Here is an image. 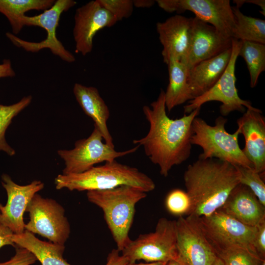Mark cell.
<instances>
[{
	"label": "cell",
	"instance_id": "1",
	"mask_svg": "<svg viewBox=\"0 0 265 265\" xmlns=\"http://www.w3.org/2000/svg\"><path fill=\"white\" fill-rule=\"evenodd\" d=\"M144 106L143 112L149 123V130L144 137L133 140L142 146L151 161L158 165L160 174L166 177L172 168L182 164L190 157L192 144V124L201 108L178 119H172L166 111L164 91L161 89L157 99Z\"/></svg>",
	"mask_w": 265,
	"mask_h": 265
},
{
	"label": "cell",
	"instance_id": "2",
	"mask_svg": "<svg viewBox=\"0 0 265 265\" xmlns=\"http://www.w3.org/2000/svg\"><path fill=\"white\" fill-rule=\"evenodd\" d=\"M236 166L218 159H198L189 164L184 174L186 192L191 202L187 215L209 216L225 203L240 184Z\"/></svg>",
	"mask_w": 265,
	"mask_h": 265
},
{
	"label": "cell",
	"instance_id": "3",
	"mask_svg": "<svg viewBox=\"0 0 265 265\" xmlns=\"http://www.w3.org/2000/svg\"><path fill=\"white\" fill-rule=\"evenodd\" d=\"M57 189L64 188L79 191L105 190L121 186L138 188L146 193L156 187L153 180L137 168L115 159L93 166L82 173L58 175L54 180Z\"/></svg>",
	"mask_w": 265,
	"mask_h": 265
},
{
	"label": "cell",
	"instance_id": "4",
	"mask_svg": "<svg viewBox=\"0 0 265 265\" xmlns=\"http://www.w3.org/2000/svg\"><path fill=\"white\" fill-rule=\"evenodd\" d=\"M86 195L89 201L103 210L117 249L121 251L131 239L129 233L135 205L146 197V193L133 186H121L108 189L88 191Z\"/></svg>",
	"mask_w": 265,
	"mask_h": 265
},
{
	"label": "cell",
	"instance_id": "5",
	"mask_svg": "<svg viewBox=\"0 0 265 265\" xmlns=\"http://www.w3.org/2000/svg\"><path fill=\"white\" fill-rule=\"evenodd\" d=\"M227 119L222 116L211 126L198 116L193 120L191 143L200 146L203 150L198 158H214L228 162L234 165L253 168L252 163L244 155L238 142L239 129L233 133L227 132L225 125Z\"/></svg>",
	"mask_w": 265,
	"mask_h": 265
},
{
	"label": "cell",
	"instance_id": "6",
	"mask_svg": "<svg viewBox=\"0 0 265 265\" xmlns=\"http://www.w3.org/2000/svg\"><path fill=\"white\" fill-rule=\"evenodd\" d=\"M176 220L161 218L153 232L140 235L131 239L121 251L129 263L143 260L147 263L163 262L176 260Z\"/></svg>",
	"mask_w": 265,
	"mask_h": 265
},
{
	"label": "cell",
	"instance_id": "7",
	"mask_svg": "<svg viewBox=\"0 0 265 265\" xmlns=\"http://www.w3.org/2000/svg\"><path fill=\"white\" fill-rule=\"evenodd\" d=\"M77 2L73 0H57L49 9L41 14L34 16L24 15L21 19V25L38 26L47 32L46 38L38 42L24 40L11 33H6L7 37L17 47L27 52L36 53L44 49L50 50L52 53L58 56L63 61L72 63L76 60L75 56L66 50L56 36V29L62 13L74 6Z\"/></svg>",
	"mask_w": 265,
	"mask_h": 265
},
{
	"label": "cell",
	"instance_id": "8",
	"mask_svg": "<svg viewBox=\"0 0 265 265\" xmlns=\"http://www.w3.org/2000/svg\"><path fill=\"white\" fill-rule=\"evenodd\" d=\"M103 137L97 128L94 126L91 134L86 138L76 141L71 150H59L57 153L64 160L65 167L62 174H78L85 172L96 164L111 161L116 159L135 152L139 145L124 151H116L103 142Z\"/></svg>",
	"mask_w": 265,
	"mask_h": 265
},
{
	"label": "cell",
	"instance_id": "9",
	"mask_svg": "<svg viewBox=\"0 0 265 265\" xmlns=\"http://www.w3.org/2000/svg\"><path fill=\"white\" fill-rule=\"evenodd\" d=\"M231 56L228 66L223 75L209 90L202 95L188 101L184 106V114H188L209 102L218 101L221 103L220 113L226 116L234 111L244 113L246 109H255L251 103L241 99L238 95L236 86L235 66L238 56L240 41L232 38Z\"/></svg>",
	"mask_w": 265,
	"mask_h": 265
},
{
	"label": "cell",
	"instance_id": "10",
	"mask_svg": "<svg viewBox=\"0 0 265 265\" xmlns=\"http://www.w3.org/2000/svg\"><path fill=\"white\" fill-rule=\"evenodd\" d=\"M26 212L29 220L25 230L37 234L52 242L64 245L70 234V226L63 207L55 200L34 194Z\"/></svg>",
	"mask_w": 265,
	"mask_h": 265
},
{
	"label": "cell",
	"instance_id": "11",
	"mask_svg": "<svg viewBox=\"0 0 265 265\" xmlns=\"http://www.w3.org/2000/svg\"><path fill=\"white\" fill-rule=\"evenodd\" d=\"M198 218L213 249L239 247L258 254L254 246L256 227L245 225L220 210Z\"/></svg>",
	"mask_w": 265,
	"mask_h": 265
},
{
	"label": "cell",
	"instance_id": "12",
	"mask_svg": "<svg viewBox=\"0 0 265 265\" xmlns=\"http://www.w3.org/2000/svg\"><path fill=\"white\" fill-rule=\"evenodd\" d=\"M176 228V260L183 265H212L217 256L198 217L179 216Z\"/></svg>",
	"mask_w": 265,
	"mask_h": 265
},
{
	"label": "cell",
	"instance_id": "13",
	"mask_svg": "<svg viewBox=\"0 0 265 265\" xmlns=\"http://www.w3.org/2000/svg\"><path fill=\"white\" fill-rule=\"evenodd\" d=\"M156 2L167 12L191 11L195 17L212 26L222 35L232 38L235 21L229 0H157Z\"/></svg>",
	"mask_w": 265,
	"mask_h": 265
},
{
	"label": "cell",
	"instance_id": "14",
	"mask_svg": "<svg viewBox=\"0 0 265 265\" xmlns=\"http://www.w3.org/2000/svg\"><path fill=\"white\" fill-rule=\"evenodd\" d=\"M73 35L76 52L85 56L90 53L93 38L101 29L114 26L118 21L98 0L90 1L76 9Z\"/></svg>",
	"mask_w": 265,
	"mask_h": 265
},
{
	"label": "cell",
	"instance_id": "15",
	"mask_svg": "<svg viewBox=\"0 0 265 265\" xmlns=\"http://www.w3.org/2000/svg\"><path fill=\"white\" fill-rule=\"evenodd\" d=\"M1 185L6 191L7 201L5 206L0 203V224L14 234H21L25 230L24 213L34 194L44 188V184L40 181L34 180L28 185L21 186L15 183L8 175L3 174Z\"/></svg>",
	"mask_w": 265,
	"mask_h": 265
},
{
	"label": "cell",
	"instance_id": "16",
	"mask_svg": "<svg viewBox=\"0 0 265 265\" xmlns=\"http://www.w3.org/2000/svg\"><path fill=\"white\" fill-rule=\"evenodd\" d=\"M232 40L212 26L195 17L192 18L189 47L183 63L190 69L231 48Z\"/></svg>",
	"mask_w": 265,
	"mask_h": 265
},
{
	"label": "cell",
	"instance_id": "17",
	"mask_svg": "<svg viewBox=\"0 0 265 265\" xmlns=\"http://www.w3.org/2000/svg\"><path fill=\"white\" fill-rule=\"evenodd\" d=\"M192 18L176 14L156 25L163 49V60L167 64L171 59L183 62L189 47Z\"/></svg>",
	"mask_w": 265,
	"mask_h": 265
},
{
	"label": "cell",
	"instance_id": "18",
	"mask_svg": "<svg viewBox=\"0 0 265 265\" xmlns=\"http://www.w3.org/2000/svg\"><path fill=\"white\" fill-rule=\"evenodd\" d=\"M238 129L245 139L242 151L254 170L263 175L265 170V118L262 111L246 109L237 120Z\"/></svg>",
	"mask_w": 265,
	"mask_h": 265
},
{
	"label": "cell",
	"instance_id": "19",
	"mask_svg": "<svg viewBox=\"0 0 265 265\" xmlns=\"http://www.w3.org/2000/svg\"><path fill=\"white\" fill-rule=\"evenodd\" d=\"M219 210L251 227H256L265 220V206L247 186L241 184L234 188Z\"/></svg>",
	"mask_w": 265,
	"mask_h": 265
},
{
	"label": "cell",
	"instance_id": "20",
	"mask_svg": "<svg viewBox=\"0 0 265 265\" xmlns=\"http://www.w3.org/2000/svg\"><path fill=\"white\" fill-rule=\"evenodd\" d=\"M231 52L230 48L189 69L188 83L192 100L207 92L218 81L228 66Z\"/></svg>",
	"mask_w": 265,
	"mask_h": 265
},
{
	"label": "cell",
	"instance_id": "21",
	"mask_svg": "<svg viewBox=\"0 0 265 265\" xmlns=\"http://www.w3.org/2000/svg\"><path fill=\"white\" fill-rule=\"evenodd\" d=\"M73 91L77 101L85 114L93 120L94 126L102 134L105 143L114 147L112 137L107 126L110 111L98 89L76 83Z\"/></svg>",
	"mask_w": 265,
	"mask_h": 265
},
{
	"label": "cell",
	"instance_id": "22",
	"mask_svg": "<svg viewBox=\"0 0 265 265\" xmlns=\"http://www.w3.org/2000/svg\"><path fill=\"white\" fill-rule=\"evenodd\" d=\"M12 240L16 245L31 252L41 265H71L63 258L64 245L41 240L26 230L13 234Z\"/></svg>",
	"mask_w": 265,
	"mask_h": 265
},
{
	"label": "cell",
	"instance_id": "23",
	"mask_svg": "<svg viewBox=\"0 0 265 265\" xmlns=\"http://www.w3.org/2000/svg\"><path fill=\"white\" fill-rule=\"evenodd\" d=\"M166 64L169 83L164 91L165 104L170 112L175 107L192 100V97L188 83V67L176 59L170 60Z\"/></svg>",
	"mask_w": 265,
	"mask_h": 265
},
{
	"label": "cell",
	"instance_id": "24",
	"mask_svg": "<svg viewBox=\"0 0 265 265\" xmlns=\"http://www.w3.org/2000/svg\"><path fill=\"white\" fill-rule=\"evenodd\" d=\"M54 0H0V12L8 19L13 34L22 29L21 18L31 10H46L54 3Z\"/></svg>",
	"mask_w": 265,
	"mask_h": 265
},
{
	"label": "cell",
	"instance_id": "25",
	"mask_svg": "<svg viewBox=\"0 0 265 265\" xmlns=\"http://www.w3.org/2000/svg\"><path fill=\"white\" fill-rule=\"evenodd\" d=\"M235 24L232 38L265 44V21L244 15L236 6H232Z\"/></svg>",
	"mask_w": 265,
	"mask_h": 265
},
{
	"label": "cell",
	"instance_id": "26",
	"mask_svg": "<svg viewBox=\"0 0 265 265\" xmlns=\"http://www.w3.org/2000/svg\"><path fill=\"white\" fill-rule=\"evenodd\" d=\"M240 42L238 55L246 62L250 75V85L254 88L260 74L265 70V44L247 41Z\"/></svg>",
	"mask_w": 265,
	"mask_h": 265
},
{
	"label": "cell",
	"instance_id": "27",
	"mask_svg": "<svg viewBox=\"0 0 265 265\" xmlns=\"http://www.w3.org/2000/svg\"><path fill=\"white\" fill-rule=\"evenodd\" d=\"M32 97L29 95L24 97L18 102L11 105L0 104V151L8 156L15 155V150L10 146L5 139V132L12 119L31 102Z\"/></svg>",
	"mask_w": 265,
	"mask_h": 265
},
{
	"label": "cell",
	"instance_id": "28",
	"mask_svg": "<svg viewBox=\"0 0 265 265\" xmlns=\"http://www.w3.org/2000/svg\"><path fill=\"white\" fill-rule=\"evenodd\" d=\"M223 265H261L265 259L257 253L239 247L214 249Z\"/></svg>",
	"mask_w": 265,
	"mask_h": 265
},
{
	"label": "cell",
	"instance_id": "29",
	"mask_svg": "<svg viewBox=\"0 0 265 265\" xmlns=\"http://www.w3.org/2000/svg\"><path fill=\"white\" fill-rule=\"evenodd\" d=\"M240 176V184L247 186L265 206V184L261 174L253 168L241 165H235Z\"/></svg>",
	"mask_w": 265,
	"mask_h": 265
},
{
	"label": "cell",
	"instance_id": "30",
	"mask_svg": "<svg viewBox=\"0 0 265 265\" xmlns=\"http://www.w3.org/2000/svg\"><path fill=\"white\" fill-rule=\"evenodd\" d=\"M165 206L170 213L183 216L187 215L190 208L191 202L186 191L178 188L170 191L165 198Z\"/></svg>",
	"mask_w": 265,
	"mask_h": 265
},
{
	"label": "cell",
	"instance_id": "31",
	"mask_svg": "<svg viewBox=\"0 0 265 265\" xmlns=\"http://www.w3.org/2000/svg\"><path fill=\"white\" fill-rule=\"evenodd\" d=\"M100 4L112 14L117 21L130 17L133 12L132 0H98Z\"/></svg>",
	"mask_w": 265,
	"mask_h": 265
},
{
	"label": "cell",
	"instance_id": "32",
	"mask_svg": "<svg viewBox=\"0 0 265 265\" xmlns=\"http://www.w3.org/2000/svg\"><path fill=\"white\" fill-rule=\"evenodd\" d=\"M15 254L8 261L0 265H31L37 261L36 257L26 248L16 245Z\"/></svg>",
	"mask_w": 265,
	"mask_h": 265
},
{
	"label": "cell",
	"instance_id": "33",
	"mask_svg": "<svg viewBox=\"0 0 265 265\" xmlns=\"http://www.w3.org/2000/svg\"><path fill=\"white\" fill-rule=\"evenodd\" d=\"M254 246L259 256L265 259V220L256 226Z\"/></svg>",
	"mask_w": 265,
	"mask_h": 265
},
{
	"label": "cell",
	"instance_id": "34",
	"mask_svg": "<svg viewBox=\"0 0 265 265\" xmlns=\"http://www.w3.org/2000/svg\"><path fill=\"white\" fill-rule=\"evenodd\" d=\"M119 252L117 249H113L107 256L106 265H126L128 263L127 258L120 255Z\"/></svg>",
	"mask_w": 265,
	"mask_h": 265
},
{
	"label": "cell",
	"instance_id": "35",
	"mask_svg": "<svg viewBox=\"0 0 265 265\" xmlns=\"http://www.w3.org/2000/svg\"><path fill=\"white\" fill-rule=\"evenodd\" d=\"M13 234L8 228L0 224V248L7 245L16 246V244L12 240V236Z\"/></svg>",
	"mask_w": 265,
	"mask_h": 265
},
{
	"label": "cell",
	"instance_id": "36",
	"mask_svg": "<svg viewBox=\"0 0 265 265\" xmlns=\"http://www.w3.org/2000/svg\"><path fill=\"white\" fill-rule=\"evenodd\" d=\"M15 73L13 69L11 61L9 59H5L0 64V78L5 77H13Z\"/></svg>",
	"mask_w": 265,
	"mask_h": 265
},
{
	"label": "cell",
	"instance_id": "37",
	"mask_svg": "<svg viewBox=\"0 0 265 265\" xmlns=\"http://www.w3.org/2000/svg\"><path fill=\"white\" fill-rule=\"evenodd\" d=\"M233 2L236 4L237 7H240L245 3H252L258 5L262 9L260 12L265 15V0H234Z\"/></svg>",
	"mask_w": 265,
	"mask_h": 265
},
{
	"label": "cell",
	"instance_id": "38",
	"mask_svg": "<svg viewBox=\"0 0 265 265\" xmlns=\"http://www.w3.org/2000/svg\"><path fill=\"white\" fill-rule=\"evenodd\" d=\"M156 1L153 0H133L134 7L137 8H150L154 5Z\"/></svg>",
	"mask_w": 265,
	"mask_h": 265
},
{
	"label": "cell",
	"instance_id": "39",
	"mask_svg": "<svg viewBox=\"0 0 265 265\" xmlns=\"http://www.w3.org/2000/svg\"><path fill=\"white\" fill-rule=\"evenodd\" d=\"M166 263L163 262H153L148 263L136 264L135 263H128L126 265H165Z\"/></svg>",
	"mask_w": 265,
	"mask_h": 265
},
{
	"label": "cell",
	"instance_id": "40",
	"mask_svg": "<svg viewBox=\"0 0 265 265\" xmlns=\"http://www.w3.org/2000/svg\"><path fill=\"white\" fill-rule=\"evenodd\" d=\"M165 265H183L176 260H170L166 263Z\"/></svg>",
	"mask_w": 265,
	"mask_h": 265
},
{
	"label": "cell",
	"instance_id": "41",
	"mask_svg": "<svg viewBox=\"0 0 265 265\" xmlns=\"http://www.w3.org/2000/svg\"><path fill=\"white\" fill-rule=\"evenodd\" d=\"M212 265H223L221 260L217 257Z\"/></svg>",
	"mask_w": 265,
	"mask_h": 265
},
{
	"label": "cell",
	"instance_id": "42",
	"mask_svg": "<svg viewBox=\"0 0 265 265\" xmlns=\"http://www.w3.org/2000/svg\"><path fill=\"white\" fill-rule=\"evenodd\" d=\"M261 265H265V260L264 259L262 262Z\"/></svg>",
	"mask_w": 265,
	"mask_h": 265
}]
</instances>
